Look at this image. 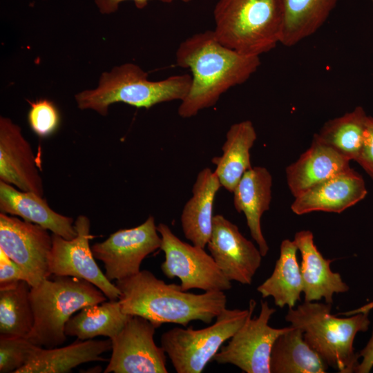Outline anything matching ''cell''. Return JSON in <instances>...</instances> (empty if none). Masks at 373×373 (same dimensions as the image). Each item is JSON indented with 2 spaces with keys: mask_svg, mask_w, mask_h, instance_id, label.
<instances>
[{
  "mask_svg": "<svg viewBox=\"0 0 373 373\" xmlns=\"http://www.w3.org/2000/svg\"><path fill=\"white\" fill-rule=\"evenodd\" d=\"M176 64L191 72V84L178 109L183 118L214 106L231 88L245 82L260 65V56L231 49L213 30L196 33L182 41L175 52Z\"/></svg>",
  "mask_w": 373,
  "mask_h": 373,
  "instance_id": "obj_1",
  "label": "cell"
},
{
  "mask_svg": "<svg viewBox=\"0 0 373 373\" xmlns=\"http://www.w3.org/2000/svg\"><path fill=\"white\" fill-rule=\"evenodd\" d=\"M121 291L118 299L123 313L149 320L156 328L163 323L186 327L191 321L210 324L224 309L222 291L193 294L180 285L167 284L149 270L115 280Z\"/></svg>",
  "mask_w": 373,
  "mask_h": 373,
  "instance_id": "obj_2",
  "label": "cell"
},
{
  "mask_svg": "<svg viewBox=\"0 0 373 373\" xmlns=\"http://www.w3.org/2000/svg\"><path fill=\"white\" fill-rule=\"evenodd\" d=\"M332 305L305 301L289 308L285 320L303 331L305 340L328 366L339 373L355 372L360 356L354 351V341L358 332L367 331L370 311L339 318L331 313Z\"/></svg>",
  "mask_w": 373,
  "mask_h": 373,
  "instance_id": "obj_3",
  "label": "cell"
},
{
  "mask_svg": "<svg viewBox=\"0 0 373 373\" xmlns=\"http://www.w3.org/2000/svg\"><path fill=\"white\" fill-rule=\"evenodd\" d=\"M148 73L133 63H126L104 72L96 88L84 90L75 95L80 110H93L106 116L109 106L122 102L146 109L162 102L180 100L187 95L191 75H172L151 81Z\"/></svg>",
  "mask_w": 373,
  "mask_h": 373,
  "instance_id": "obj_4",
  "label": "cell"
},
{
  "mask_svg": "<svg viewBox=\"0 0 373 373\" xmlns=\"http://www.w3.org/2000/svg\"><path fill=\"white\" fill-rule=\"evenodd\" d=\"M89 281L73 276L51 275L30 288V300L35 322L28 339L53 348L66 340L64 328L73 314L83 307L107 300Z\"/></svg>",
  "mask_w": 373,
  "mask_h": 373,
  "instance_id": "obj_5",
  "label": "cell"
},
{
  "mask_svg": "<svg viewBox=\"0 0 373 373\" xmlns=\"http://www.w3.org/2000/svg\"><path fill=\"white\" fill-rule=\"evenodd\" d=\"M214 34L224 46L260 56L280 43L283 14L278 0H218Z\"/></svg>",
  "mask_w": 373,
  "mask_h": 373,
  "instance_id": "obj_6",
  "label": "cell"
},
{
  "mask_svg": "<svg viewBox=\"0 0 373 373\" xmlns=\"http://www.w3.org/2000/svg\"><path fill=\"white\" fill-rule=\"evenodd\" d=\"M251 299L245 309H224L214 323L200 329L173 327L161 336V347L178 373H201L222 344L241 327L254 312Z\"/></svg>",
  "mask_w": 373,
  "mask_h": 373,
  "instance_id": "obj_7",
  "label": "cell"
},
{
  "mask_svg": "<svg viewBox=\"0 0 373 373\" xmlns=\"http://www.w3.org/2000/svg\"><path fill=\"white\" fill-rule=\"evenodd\" d=\"M157 230L162 238L160 249L165 256L162 271L168 278H178L182 290L224 291L232 287L231 281L204 248L181 240L166 224L160 223Z\"/></svg>",
  "mask_w": 373,
  "mask_h": 373,
  "instance_id": "obj_8",
  "label": "cell"
},
{
  "mask_svg": "<svg viewBox=\"0 0 373 373\" xmlns=\"http://www.w3.org/2000/svg\"><path fill=\"white\" fill-rule=\"evenodd\" d=\"M276 311L267 301H262L259 315L252 318L251 313L213 360L218 364L233 365L247 373H270L273 345L289 327L274 328L269 325Z\"/></svg>",
  "mask_w": 373,
  "mask_h": 373,
  "instance_id": "obj_9",
  "label": "cell"
},
{
  "mask_svg": "<svg viewBox=\"0 0 373 373\" xmlns=\"http://www.w3.org/2000/svg\"><path fill=\"white\" fill-rule=\"evenodd\" d=\"M161 244L155 218L149 216L139 226L119 229L95 243L91 250L95 258L104 263L106 278L113 281L139 273L143 260L160 249Z\"/></svg>",
  "mask_w": 373,
  "mask_h": 373,
  "instance_id": "obj_10",
  "label": "cell"
},
{
  "mask_svg": "<svg viewBox=\"0 0 373 373\" xmlns=\"http://www.w3.org/2000/svg\"><path fill=\"white\" fill-rule=\"evenodd\" d=\"M41 226L0 213V249L23 271L31 287L49 278L52 236Z\"/></svg>",
  "mask_w": 373,
  "mask_h": 373,
  "instance_id": "obj_11",
  "label": "cell"
},
{
  "mask_svg": "<svg viewBox=\"0 0 373 373\" xmlns=\"http://www.w3.org/2000/svg\"><path fill=\"white\" fill-rule=\"evenodd\" d=\"M156 327L149 320L131 316L111 338L112 354L104 373H167L166 352L154 341Z\"/></svg>",
  "mask_w": 373,
  "mask_h": 373,
  "instance_id": "obj_12",
  "label": "cell"
},
{
  "mask_svg": "<svg viewBox=\"0 0 373 373\" xmlns=\"http://www.w3.org/2000/svg\"><path fill=\"white\" fill-rule=\"evenodd\" d=\"M77 235L67 240L52 233V249L49 257V271L51 275L68 276L85 279L99 288L108 300H117L120 290L109 280L95 262L89 241L90 221L84 215H79L74 222Z\"/></svg>",
  "mask_w": 373,
  "mask_h": 373,
  "instance_id": "obj_13",
  "label": "cell"
},
{
  "mask_svg": "<svg viewBox=\"0 0 373 373\" xmlns=\"http://www.w3.org/2000/svg\"><path fill=\"white\" fill-rule=\"evenodd\" d=\"M207 245L218 267L230 281L251 284L262 256L236 224L221 214L215 215Z\"/></svg>",
  "mask_w": 373,
  "mask_h": 373,
  "instance_id": "obj_14",
  "label": "cell"
},
{
  "mask_svg": "<svg viewBox=\"0 0 373 373\" xmlns=\"http://www.w3.org/2000/svg\"><path fill=\"white\" fill-rule=\"evenodd\" d=\"M0 180L23 191L44 195V184L36 158L21 127L0 117Z\"/></svg>",
  "mask_w": 373,
  "mask_h": 373,
  "instance_id": "obj_15",
  "label": "cell"
},
{
  "mask_svg": "<svg viewBox=\"0 0 373 373\" xmlns=\"http://www.w3.org/2000/svg\"><path fill=\"white\" fill-rule=\"evenodd\" d=\"M367 193L362 176L349 168L296 197L291 209L297 215L313 211L339 213L364 199Z\"/></svg>",
  "mask_w": 373,
  "mask_h": 373,
  "instance_id": "obj_16",
  "label": "cell"
},
{
  "mask_svg": "<svg viewBox=\"0 0 373 373\" xmlns=\"http://www.w3.org/2000/svg\"><path fill=\"white\" fill-rule=\"evenodd\" d=\"M294 241L301 256L300 267L305 301H318L324 298L325 303L332 304L335 294L349 291L350 287L341 274L332 270L330 265L333 260L325 258L317 249L312 231L296 232Z\"/></svg>",
  "mask_w": 373,
  "mask_h": 373,
  "instance_id": "obj_17",
  "label": "cell"
},
{
  "mask_svg": "<svg viewBox=\"0 0 373 373\" xmlns=\"http://www.w3.org/2000/svg\"><path fill=\"white\" fill-rule=\"evenodd\" d=\"M271 186L269 171L262 166H254L244 173L233 192L235 209L244 213L251 236L262 256L267 254L269 246L260 220L262 214L269 209Z\"/></svg>",
  "mask_w": 373,
  "mask_h": 373,
  "instance_id": "obj_18",
  "label": "cell"
},
{
  "mask_svg": "<svg viewBox=\"0 0 373 373\" xmlns=\"http://www.w3.org/2000/svg\"><path fill=\"white\" fill-rule=\"evenodd\" d=\"M0 211L39 224L67 240L77 235L74 220L55 212L42 196L33 192L17 190L12 185L1 180Z\"/></svg>",
  "mask_w": 373,
  "mask_h": 373,
  "instance_id": "obj_19",
  "label": "cell"
},
{
  "mask_svg": "<svg viewBox=\"0 0 373 373\" xmlns=\"http://www.w3.org/2000/svg\"><path fill=\"white\" fill-rule=\"evenodd\" d=\"M348 159L313 137L310 147L286 168L287 183L294 198L349 168Z\"/></svg>",
  "mask_w": 373,
  "mask_h": 373,
  "instance_id": "obj_20",
  "label": "cell"
},
{
  "mask_svg": "<svg viewBox=\"0 0 373 373\" xmlns=\"http://www.w3.org/2000/svg\"><path fill=\"white\" fill-rule=\"evenodd\" d=\"M221 184L214 171L207 167L197 175L192 195L185 203L180 216L185 238L192 244L204 248L210 238L216 195Z\"/></svg>",
  "mask_w": 373,
  "mask_h": 373,
  "instance_id": "obj_21",
  "label": "cell"
},
{
  "mask_svg": "<svg viewBox=\"0 0 373 373\" xmlns=\"http://www.w3.org/2000/svg\"><path fill=\"white\" fill-rule=\"evenodd\" d=\"M111 340L77 341L63 347L37 346L28 361L16 373H66L90 361H106L102 354L111 350Z\"/></svg>",
  "mask_w": 373,
  "mask_h": 373,
  "instance_id": "obj_22",
  "label": "cell"
},
{
  "mask_svg": "<svg viewBox=\"0 0 373 373\" xmlns=\"http://www.w3.org/2000/svg\"><path fill=\"white\" fill-rule=\"evenodd\" d=\"M257 134L253 123L244 120L232 124L222 146V154L212 158L221 186L233 193L244 173L251 169L250 149Z\"/></svg>",
  "mask_w": 373,
  "mask_h": 373,
  "instance_id": "obj_23",
  "label": "cell"
},
{
  "mask_svg": "<svg viewBox=\"0 0 373 373\" xmlns=\"http://www.w3.org/2000/svg\"><path fill=\"white\" fill-rule=\"evenodd\" d=\"M329 366L304 338L303 331L289 325L275 341L270 373H325Z\"/></svg>",
  "mask_w": 373,
  "mask_h": 373,
  "instance_id": "obj_24",
  "label": "cell"
},
{
  "mask_svg": "<svg viewBox=\"0 0 373 373\" xmlns=\"http://www.w3.org/2000/svg\"><path fill=\"white\" fill-rule=\"evenodd\" d=\"M297 251L294 240H283L271 275L257 287L263 298L272 297L275 305L280 308H293L300 300L303 283Z\"/></svg>",
  "mask_w": 373,
  "mask_h": 373,
  "instance_id": "obj_25",
  "label": "cell"
},
{
  "mask_svg": "<svg viewBox=\"0 0 373 373\" xmlns=\"http://www.w3.org/2000/svg\"><path fill=\"white\" fill-rule=\"evenodd\" d=\"M283 14L280 43L293 46L325 23L338 0H278Z\"/></svg>",
  "mask_w": 373,
  "mask_h": 373,
  "instance_id": "obj_26",
  "label": "cell"
},
{
  "mask_svg": "<svg viewBox=\"0 0 373 373\" xmlns=\"http://www.w3.org/2000/svg\"><path fill=\"white\" fill-rule=\"evenodd\" d=\"M131 316L123 313L118 300L88 305L69 318L65 334L82 341L99 336L111 338L119 334Z\"/></svg>",
  "mask_w": 373,
  "mask_h": 373,
  "instance_id": "obj_27",
  "label": "cell"
},
{
  "mask_svg": "<svg viewBox=\"0 0 373 373\" xmlns=\"http://www.w3.org/2000/svg\"><path fill=\"white\" fill-rule=\"evenodd\" d=\"M368 115L361 106L326 122L314 137L349 160H356L363 145Z\"/></svg>",
  "mask_w": 373,
  "mask_h": 373,
  "instance_id": "obj_28",
  "label": "cell"
},
{
  "mask_svg": "<svg viewBox=\"0 0 373 373\" xmlns=\"http://www.w3.org/2000/svg\"><path fill=\"white\" fill-rule=\"evenodd\" d=\"M30 288L24 280L0 288V335L28 338L35 322Z\"/></svg>",
  "mask_w": 373,
  "mask_h": 373,
  "instance_id": "obj_29",
  "label": "cell"
},
{
  "mask_svg": "<svg viewBox=\"0 0 373 373\" xmlns=\"http://www.w3.org/2000/svg\"><path fill=\"white\" fill-rule=\"evenodd\" d=\"M37 346L27 338L0 335V372L16 373L26 364Z\"/></svg>",
  "mask_w": 373,
  "mask_h": 373,
  "instance_id": "obj_30",
  "label": "cell"
},
{
  "mask_svg": "<svg viewBox=\"0 0 373 373\" xmlns=\"http://www.w3.org/2000/svg\"><path fill=\"white\" fill-rule=\"evenodd\" d=\"M28 103V122L31 130L42 138L52 135L60 124V115L55 104L47 99Z\"/></svg>",
  "mask_w": 373,
  "mask_h": 373,
  "instance_id": "obj_31",
  "label": "cell"
},
{
  "mask_svg": "<svg viewBox=\"0 0 373 373\" xmlns=\"http://www.w3.org/2000/svg\"><path fill=\"white\" fill-rule=\"evenodd\" d=\"M355 161L373 179V117L371 116L367 117L363 145Z\"/></svg>",
  "mask_w": 373,
  "mask_h": 373,
  "instance_id": "obj_32",
  "label": "cell"
},
{
  "mask_svg": "<svg viewBox=\"0 0 373 373\" xmlns=\"http://www.w3.org/2000/svg\"><path fill=\"white\" fill-rule=\"evenodd\" d=\"M21 280L27 281L25 273L0 249V288L15 284Z\"/></svg>",
  "mask_w": 373,
  "mask_h": 373,
  "instance_id": "obj_33",
  "label": "cell"
},
{
  "mask_svg": "<svg viewBox=\"0 0 373 373\" xmlns=\"http://www.w3.org/2000/svg\"><path fill=\"white\" fill-rule=\"evenodd\" d=\"M125 1H132L137 8L143 9L151 0H95V3L100 12L103 15H110L116 12L121 3ZM161 2L170 3L174 0H158Z\"/></svg>",
  "mask_w": 373,
  "mask_h": 373,
  "instance_id": "obj_34",
  "label": "cell"
},
{
  "mask_svg": "<svg viewBox=\"0 0 373 373\" xmlns=\"http://www.w3.org/2000/svg\"><path fill=\"white\" fill-rule=\"evenodd\" d=\"M361 359L356 370V373H369L373 368V327L372 335L365 346L359 352Z\"/></svg>",
  "mask_w": 373,
  "mask_h": 373,
  "instance_id": "obj_35",
  "label": "cell"
},
{
  "mask_svg": "<svg viewBox=\"0 0 373 373\" xmlns=\"http://www.w3.org/2000/svg\"><path fill=\"white\" fill-rule=\"evenodd\" d=\"M181 1L184 2V3H189V2L191 1L192 0H181Z\"/></svg>",
  "mask_w": 373,
  "mask_h": 373,
  "instance_id": "obj_36",
  "label": "cell"
},
{
  "mask_svg": "<svg viewBox=\"0 0 373 373\" xmlns=\"http://www.w3.org/2000/svg\"><path fill=\"white\" fill-rule=\"evenodd\" d=\"M371 1H372V4H373V0H371Z\"/></svg>",
  "mask_w": 373,
  "mask_h": 373,
  "instance_id": "obj_37",
  "label": "cell"
}]
</instances>
